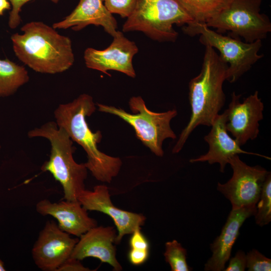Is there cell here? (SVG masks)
<instances>
[{
	"label": "cell",
	"instance_id": "603a6c76",
	"mask_svg": "<svg viewBox=\"0 0 271 271\" xmlns=\"http://www.w3.org/2000/svg\"><path fill=\"white\" fill-rule=\"evenodd\" d=\"M107 10L112 14L127 18L132 13L137 0H102Z\"/></svg>",
	"mask_w": 271,
	"mask_h": 271
},
{
	"label": "cell",
	"instance_id": "3957f363",
	"mask_svg": "<svg viewBox=\"0 0 271 271\" xmlns=\"http://www.w3.org/2000/svg\"><path fill=\"white\" fill-rule=\"evenodd\" d=\"M22 34L11 37L17 57L35 72L62 73L74 64L71 39L42 22H30L21 28Z\"/></svg>",
	"mask_w": 271,
	"mask_h": 271
},
{
	"label": "cell",
	"instance_id": "7402d4cb",
	"mask_svg": "<svg viewBox=\"0 0 271 271\" xmlns=\"http://www.w3.org/2000/svg\"><path fill=\"white\" fill-rule=\"evenodd\" d=\"M165 259L169 264L172 271L192 270L187 263V250L177 240L167 241L165 243Z\"/></svg>",
	"mask_w": 271,
	"mask_h": 271
},
{
	"label": "cell",
	"instance_id": "ac0fdd59",
	"mask_svg": "<svg viewBox=\"0 0 271 271\" xmlns=\"http://www.w3.org/2000/svg\"><path fill=\"white\" fill-rule=\"evenodd\" d=\"M90 25L102 27L112 37L118 31L117 21L102 0H80L68 16L54 23L52 27L55 29L71 28L73 31H79Z\"/></svg>",
	"mask_w": 271,
	"mask_h": 271
},
{
	"label": "cell",
	"instance_id": "277c9868",
	"mask_svg": "<svg viewBox=\"0 0 271 271\" xmlns=\"http://www.w3.org/2000/svg\"><path fill=\"white\" fill-rule=\"evenodd\" d=\"M30 138H43L50 143L49 159L41 167L43 172H48L61 184L64 199L77 201L81 193L85 189V181L88 169L84 163L78 164L73 154L76 148L73 141L55 121L47 122L28 132Z\"/></svg>",
	"mask_w": 271,
	"mask_h": 271
},
{
	"label": "cell",
	"instance_id": "f1b7e54d",
	"mask_svg": "<svg viewBox=\"0 0 271 271\" xmlns=\"http://www.w3.org/2000/svg\"><path fill=\"white\" fill-rule=\"evenodd\" d=\"M89 268L84 266L80 260L69 257L57 269V271H90Z\"/></svg>",
	"mask_w": 271,
	"mask_h": 271
},
{
	"label": "cell",
	"instance_id": "d6986e66",
	"mask_svg": "<svg viewBox=\"0 0 271 271\" xmlns=\"http://www.w3.org/2000/svg\"><path fill=\"white\" fill-rule=\"evenodd\" d=\"M26 69L6 58L0 59V97L14 94L29 81Z\"/></svg>",
	"mask_w": 271,
	"mask_h": 271
},
{
	"label": "cell",
	"instance_id": "ba28073f",
	"mask_svg": "<svg viewBox=\"0 0 271 271\" xmlns=\"http://www.w3.org/2000/svg\"><path fill=\"white\" fill-rule=\"evenodd\" d=\"M262 0H232L229 5L205 24L221 33L243 38L252 43L265 39L271 31L269 18L260 13Z\"/></svg>",
	"mask_w": 271,
	"mask_h": 271
},
{
	"label": "cell",
	"instance_id": "7c38bea8",
	"mask_svg": "<svg viewBox=\"0 0 271 271\" xmlns=\"http://www.w3.org/2000/svg\"><path fill=\"white\" fill-rule=\"evenodd\" d=\"M110 45L103 50L87 48L84 52L86 66L100 71L108 76L109 70L121 72L134 78L136 73L132 60L139 49L136 44L126 38L120 31L113 37Z\"/></svg>",
	"mask_w": 271,
	"mask_h": 271
},
{
	"label": "cell",
	"instance_id": "9a60e30c",
	"mask_svg": "<svg viewBox=\"0 0 271 271\" xmlns=\"http://www.w3.org/2000/svg\"><path fill=\"white\" fill-rule=\"evenodd\" d=\"M117 233L113 226L94 227L79 237L70 257L82 260L94 257L109 264L115 271L122 267L116 256L115 238Z\"/></svg>",
	"mask_w": 271,
	"mask_h": 271
},
{
	"label": "cell",
	"instance_id": "30bf717a",
	"mask_svg": "<svg viewBox=\"0 0 271 271\" xmlns=\"http://www.w3.org/2000/svg\"><path fill=\"white\" fill-rule=\"evenodd\" d=\"M78 239L62 230L54 220H48L34 243L32 255L43 271H57L71 255Z\"/></svg>",
	"mask_w": 271,
	"mask_h": 271
},
{
	"label": "cell",
	"instance_id": "f546056e",
	"mask_svg": "<svg viewBox=\"0 0 271 271\" xmlns=\"http://www.w3.org/2000/svg\"><path fill=\"white\" fill-rule=\"evenodd\" d=\"M11 6L8 0H0V15H2L5 11L10 9Z\"/></svg>",
	"mask_w": 271,
	"mask_h": 271
},
{
	"label": "cell",
	"instance_id": "d4e9b609",
	"mask_svg": "<svg viewBox=\"0 0 271 271\" xmlns=\"http://www.w3.org/2000/svg\"><path fill=\"white\" fill-rule=\"evenodd\" d=\"M11 6L12 10L10 13L8 24L10 28H16L21 23V19L20 13L23 6L31 0H8ZM57 3L59 0H51Z\"/></svg>",
	"mask_w": 271,
	"mask_h": 271
},
{
	"label": "cell",
	"instance_id": "7a4b0ae2",
	"mask_svg": "<svg viewBox=\"0 0 271 271\" xmlns=\"http://www.w3.org/2000/svg\"><path fill=\"white\" fill-rule=\"evenodd\" d=\"M95 110L92 97L82 94L71 102L59 104L54 114L57 125L85 151L87 161L84 164L92 176L99 181L110 183L118 174L122 161L119 158L107 155L98 149L101 132L99 130L93 132L86 120Z\"/></svg>",
	"mask_w": 271,
	"mask_h": 271
},
{
	"label": "cell",
	"instance_id": "484cf974",
	"mask_svg": "<svg viewBox=\"0 0 271 271\" xmlns=\"http://www.w3.org/2000/svg\"><path fill=\"white\" fill-rule=\"evenodd\" d=\"M141 228L136 229L131 234L129 240L130 248L150 250V244L147 237L141 231Z\"/></svg>",
	"mask_w": 271,
	"mask_h": 271
},
{
	"label": "cell",
	"instance_id": "8fae6325",
	"mask_svg": "<svg viewBox=\"0 0 271 271\" xmlns=\"http://www.w3.org/2000/svg\"><path fill=\"white\" fill-rule=\"evenodd\" d=\"M241 96L234 91L231 94V100L226 109V128L242 146L257 137L259 122L263 118L264 105L257 90L243 98L242 102L240 101Z\"/></svg>",
	"mask_w": 271,
	"mask_h": 271
},
{
	"label": "cell",
	"instance_id": "9c48e42d",
	"mask_svg": "<svg viewBox=\"0 0 271 271\" xmlns=\"http://www.w3.org/2000/svg\"><path fill=\"white\" fill-rule=\"evenodd\" d=\"M233 171L231 178L225 183H218L217 190L229 200L232 209L256 207L263 183L269 173L257 165L250 166L238 155L228 161Z\"/></svg>",
	"mask_w": 271,
	"mask_h": 271
},
{
	"label": "cell",
	"instance_id": "8992f818",
	"mask_svg": "<svg viewBox=\"0 0 271 271\" xmlns=\"http://www.w3.org/2000/svg\"><path fill=\"white\" fill-rule=\"evenodd\" d=\"M132 113L121 108L97 103L98 110L116 115L131 125L137 138L158 157L164 155L163 142L175 139L176 135L171 127V120L177 115L175 109L162 112L149 110L141 96H133L129 100Z\"/></svg>",
	"mask_w": 271,
	"mask_h": 271
},
{
	"label": "cell",
	"instance_id": "cb8c5ba5",
	"mask_svg": "<svg viewBox=\"0 0 271 271\" xmlns=\"http://www.w3.org/2000/svg\"><path fill=\"white\" fill-rule=\"evenodd\" d=\"M246 256V268L248 271H270L271 259L258 250L252 249Z\"/></svg>",
	"mask_w": 271,
	"mask_h": 271
},
{
	"label": "cell",
	"instance_id": "ffe728a7",
	"mask_svg": "<svg viewBox=\"0 0 271 271\" xmlns=\"http://www.w3.org/2000/svg\"><path fill=\"white\" fill-rule=\"evenodd\" d=\"M193 21L206 23L232 0H176Z\"/></svg>",
	"mask_w": 271,
	"mask_h": 271
},
{
	"label": "cell",
	"instance_id": "52a82bcc",
	"mask_svg": "<svg viewBox=\"0 0 271 271\" xmlns=\"http://www.w3.org/2000/svg\"><path fill=\"white\" fill-rule=\"evenodd\" d=\"M184 33L190 36L200 35L199 41L219 52V56L228 65L226 80L236 82L248 71L264 55L258 54L262 47L261 40L243 42L239 38L224 36L211 30L204 23L192 21L184 26Z\"/></svg>",
	"mask_w": 271,
	"mask_h": 271
},
{
	"label": "cell",
	"instance_id": "44dd1931",
	"mask_svg": "<svg viewBox=\"0 0 271 271\" xmlns=\"http://www.w3.org/2000/svg\"><path fill=\"white\" fill-rule=\"evenodd\" d=\"M254 214L256 223L263 226L271 221V175L269 172L264 181Z\"/></svg>",
	"mask_w": 271,
	"mask_h": 271
},
{
	"label": "cell",
	"instance_id": "4fadbf2b",
	"mask_svg": "<svg viewBox=\"0 0 271 271\" xmlns=\"http://www.w3.org/2000/svg\"><path fill=\"white\" fill-rule=\"evenodd\" d=\"M78 200L87 211L102 212L109 216L116 226L117 233L115 244H119L123 237L131 234L144 225L146 217L142 214L122 210L115 206L110 199L108 188L104 185L94 187L92 191H83Z\"/></svg>",
	"mask_w": 271,
	"mask_h": 271
},
{
	"label": "cell",
	"instance_id": "5bb4252c",
	"mask_svg": "<svg viewBox=\"0 0 271 271\" xmlns=\"http://www.w3.org/2000/svg\"><path fill=\"white\" fill-rule=\"evenodd\" d=\"M226 121L227 112L225 110L223 113L217 115L211 126L210 131L204 137V140L209 146L208 152L197 158L190 159V163L207 162L210 165L218 163L220 172L224 173L229 159L236 155L250 154L270 160L268 157L243 150L237 142L228 133L226 128Z\"/></svg>",
	"mask_w": 271,
	"mask_h": 271
},
{
	"label": "cell",
	"instance_id": "1f68e13d",
	"mask_svg": "<svg viewBox=\"0 0 271 271\" xmlns=\"http://www.w3.org/2000/svg\"><path fill=\"white\" fill-rule=\"evenodd\" d=\"M1 148H1V146L0 145V151H1Z\"/></svg>",
	"mask_w": 271,
	"mask_h": 271
},
{
	"label": "cell",
	"instance_id": "e0dca14e",
	"mask_svg": "<svg viewBox=\"0 0 271 271\" xmlns=\"http://www.w3.org/2000/svg\"><path fill=\"white\" fill-rule=\"evenodd\" d=\"M256 210V207L232 209L220 235L210 244L212 255L205 264V271L224 270L239 229L247 218L254 215Z\"/></svg>",
	"mask_w": 271,
	"mask_h": 271
},
{
	"label": "cell",
	"instance_id": "4dcf8cb0",
	"mask_svg": "<svg viewBox=\"0 0 271 271\" xmlns=\"http://www.w3.org/2000/svg\"><path fill=\"white\" fill-rule=\"evenodd\" d=\"M5 270H6V269L4 266V263L1 259H0V271Z\"/></svg>",
	"mask_w": 271,
	"mask_h": 271
},
{
	"label": "cell",
	"instance_id": "2e32d148",
	"mask_svg": "<svg viewBox=\"0 0 271 271\" xmlns=\"http://www.w3.org/2000/svg\"><path fill=\"white\" fill-rule=\"evenodd\" d=\"M36 210L41 215H50L55 218L62 230L76 237H79L97 226L96 220L88 215L87 210L78 200L52 203L43 199L37 203Z\"/></svg>",
	"mask_w": 271,
	"mask_h": 271
},
{
	"label": "cell",
	"instance_id": "4316f807",
	"mask_svg": "<svg viewBox=\"0 0 271 271\" xmlns=\"http://www.w3.org/2000/svg\"><path fill=\"white\" fill-rule=\"evenodd\" d=\"M246 268V256L245 253L241 250H238L235 256L232 257L228 265L224 271H244Z\"/></svg>",
	"mask_w": 271,
	"mask_h": 271
},
{
	"label": "cell",
	"instance_id": "83f0119b",
	"mask_svg": "<svg viewBox=\"0 0 271 271\" xmlns=\"http://www.w3.org/2000/svg\"><path fill=\"white\" fill-rule=\"evenodd\" d=\"M150 250L130 248L128 253V259L133 265H140L148 259Z\"/></svg>",
	"mask_w": 271,
	"mask_h": 271
},
{
	"label": "cell",
	"instance_id": "5b68a950",
	"mask_svg": "<svg viewBox=\"0 0 271 271\" xmlns=\"http://www.w3.org/2000/svg\"><path fill=\"white\" fill-rule=\"evenodd\" d=\"M192 21L176 0H137L122 30L141 32L159 42H174L178 33L174 26H184Z\"/></svg>",
	"mask_w": 271,
	"mask_h": 271
},
{
	"label": "cell",
	"instance_id": "6da1fadb",
	"mask_svg": "<svg viewBox=\"0 0 271 271\" xmlns=\"http://www.w3.org/2000/svg\"><path fill=\"white\" fill-rule=\"evenodd\" d=\"M205 46L201 71L189 83L188 96L191 109L190 120L172 149L173 154L181 151L197 126H211L225 103L223 84L226 80L228 65L214 48L209 45Z\"/></svg>",
	"mask_w": 271,
	"mask_h": 271
}]
</instances>
